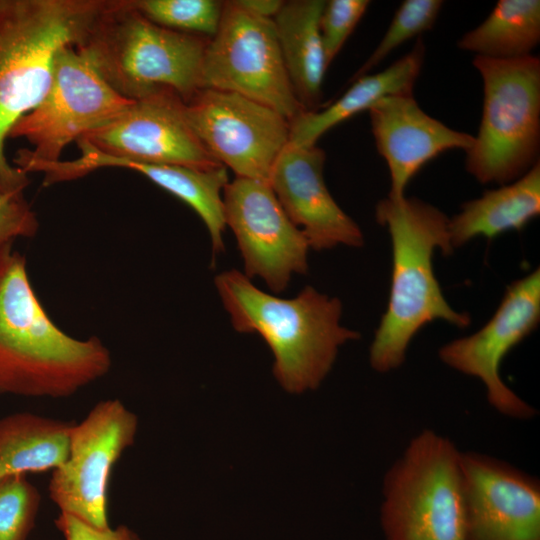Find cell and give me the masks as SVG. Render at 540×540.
<instances>
[{
    "label": "cell",
    "mask_w": 540,
    "mask_h": 540,
    "mask_svg": "<svg viewBox=\"0 0 540 540\" xmlns=\"http://www.w3.org/2000/svg\"><path fill=\"white\" fill-rule=\"evenodd\" d=\"M12 245L0 249V394L69 397L108 373L110 352L95 336L76 339L57 327Z\"/></svg>",
    "instance_id": "6da1fadb"
},
{
    "label": "cell",
    "mask_w": 540,
    "mask_h": 540,
    "mask_svg": "<svg viewBox=\"0 0 540 540\" xmlns=\"http://www.w3.org/2000/svg\"><path fill=\"white\" fill-rule=\"evenodd\" d=\"M376 221L386 227L392 247L389 300L370 346L371 367L386 373L400 367L413 337L427 324L443 320L458 328L471 322L469 314L453 309L434 274L437 249H454L449 218L418 198L386 197L375 207Z\"/></svg>",
    "instance_id": "7a4b0ae2"
},
{
    "label": "cell",
    "mask_w": 540,
    "mask_h": 540,
    "mask_svg": "<svg viewBox=\"0 0 540 540\" xmlns=\"http://www.w3.org/2000/svg\"><path fill=\"white\" fill-rule=\"evenodd\" d=\"M214 282L235 330L259 334L268 344L275 357L273 373L288 392L317 388L339 347L360 337L340 324L341 301L312 286L283 299L261 291L234 269L218 274Z\"/></svg>",
    "instance_id": "3957f363"
},
{
    "label": "cell",
    "mask_w": 540,
    "mask_h": 540,
    "mask_svg": "<svg viewBox=\"0 0 540 540\" xmlns=\"http://www.w3.org/2000/svg\"><path fill=\"white\" fill-rule=\"evenodd\" d=\"M108 0H0V193L24 195L28 174L12 165L5 142L52 79L56 52L78 45Z\"/></svg>",
    "instance_id": "277c9868"
},
{
    "label": "cell",
    "mask_w": 540,
    "mask_h": 540,
    "mask_svg": "<svg viewBox=\"0 0 540 540\" xmlns=\"http://www.w3.org/2000/svg\"><path fill=\"white\" fill-rule=\"evenodd\" d=\"M209 39L148 20L132 0H109L76 48L130 100L170 91L187 103L202 89Z\"/></svg>",
    "instance_id": "5b68a950"
},
{
    "label": "cell",
    "mask_w": 540,
    "mask_h": 540,
    "mask_svg": "<svg viewBox=\"0 0 540 540\" xmlns=\"http://www.w3.org/2000/svg\"><path fill=\"white\" fill-rule=\"evenodd\" d=\"M461 453L433 430L410 440L383 479L386 540H469Z\"/></svg>",
    "instance_id": "8992f818"
},
{
    "label": "cell",
    "mask_w": 540,
    "mask_h": 540,
    "mask_svg": "<svg viewBox=\"0 0 540 540\" xmlns=\"http://www.w3.org/2000/svg\"><path fill=\"white\" fill-rule=\"evenodd\" d=\"M483 81V110L465 169L482 184L515 181L538 160L540 146V59L475 56Z\"/></svg>",
    "instance_id": "52a82bcc"
},
{
    "label": "cell",
    "mask_w": 540,
    "mask_h": 540,
    "mask_svg": "<svg viewBox=\"0 0 540 540\" xmlns=\"http://www.w3.org/2000/svg\"><path fill=\"white\" fill-rule=\"evenodd\" d=\"M132 102L112 88L76 46H63L54 56L46 94L8 134L32 146L16 152L14 166L24 171L35 163L59 161L68 144L106 126Z\"/></svg>",
    "instance_id": "ba28073f"
},
{
    "label": "cell",
    "mask_w": 540,
    "mask_h": 540,
    "mask_svg": "<svg viewBox=\"0 0 540 540\" xmlns=\"http://www.w3.org/2000/svg\"><path fill=\"white\" fill-rule=\"evenodd\" d=\"M203 88L239 94L289 122L305 111L292 88L273 19L256 16L234 0L224 1L219 27L207 44Z\"/></svg>",
    "instance_id": "9c48e42d"
},
{
    "label": "cell",
    "mask_w": 540,
    "mask_h": 540,
    "mask_svg": "<svg viewBox=\"0 0 540 540\" xmlns=\"http://www.w3.org/2000/svg\"><path fill=\"white\" fill-rule=\"evenodd\" d=\"M137 416L119 399L95 404L74 423L64 463L52 471L49 497L66 513L96 528H107L112 467L135 440Z\"/></svg>",
    "instance_id": "30bf717a"
},
{
    "label": "cell",
    "mask_w": 540,
    "mask_h": 540,
    "mask_svg": "<svg viewBox=\"0 0 540 540\" xmlns=\"http://www.w3.org/2000/svg\"><path fill=\"white\" fill-rule=\"evenodd\" d=\"M186 115L210 155L236 177L268 183L289 143L288 119L236 93L203 88L186 103Z\"/></svg>",
    "instance_id": "8fae6325"
},
{
    "label": "cell",
    "mask_w": 540,
    "mask_h": 540,
    "mask_svg": "<svg viewBox=\"0 0 540 540\" xmlns=\"http://www.w3.org/2000/svg\"><path fill=\"white\" fill-rule=\"evenodd\" d=\"M539 321L537 268L507 288L495 313L481 329L443 345L439 358L450 368L481 380L489 404L500 414L530 419L536 410L505 384L500 366L506 355L537 328Z\"/></svg>",
    "instance_id": "7c38bea8"
},
{
    "label": "cell",
    "mask_w": 540,
    "mask_h": 540,
    "mask_svg": "<svg viewBox=\"0 0 540 540\" xmlns=\"http://www.w3.org/2000/svg\"><path fill=\"white\" fill-rule=\"evenodd\" d=\"M223 205L226 225L235 235L249 279L260 277L274 293H280L293 274L307 272L309 243L269 183L236 177L223 190Z\"/></svg>",
    "instance_id": "4fadbf2b"
},
{
    "label": "cell",
    "mask_w": 540,
    "mask_h": 540,
    "mask_svg": "<svg viewBox=\"0 0 540 540\" xmlns=\"http://www.w3.org/2000/svg\"><path fill=\"white\" fill-rule=\"evenodd\" d=\"M83 139L101 155L116 160L194 167L222 165L191 128L186 103L170 91L133 100L119 117Z\"/></svg>",
    "instance_id": "5bb4252c"
},
{
    "label": "cell",
    "mask_w": 540,
    "mask_h": 540,
    "mask_svg": "<svg viewBox=\"0 0 540 540\" xmlns=\"http://www.w3.org/2000/svg\"><path fill=\"white\" fill-rule=\"evenodd\" d=\"M469 540H540V481L495 457L461 453Z\"/></svg>",
    "instance_id": "9a60e30c"
},
{
    "label": "cell",
    "mask_w": 540,
    "mask_h": 540,
    "mask_svg": "<svg viewBox=\"0 0 540 540\" xmlns=\"http://www.w3.org/2000/svg\"><path fill=\"white\" fill-rule=\"evenodd\" d=\"M325 160L324 150L316 145L288 143L274 163L268 183L310 248L360 247L364 243L360 227L339 207L325 184Z\"/></svg>",
    "instance_id": "2e32d148"
},
{
    "label": "cell",
    "mask_w": 540,
    "mask_h": 540,
    "mask_svg": "<svg viewBox=\"0 0 540 540\" xmlns=\"http://www.w3.org/2000/svg\"><path fill=\"white\" fill-rule=\"evenodd\" d=\"M372 134L390 174L387 197L398 200L418 171L438 155L454 149L467 151L474 136L454 130L428 115L413 94L384 97L369 110Z\"/></svg>",
    "instance_id": "e0dca14e"
},
{
    "label": "cell",
    "mask_w": 540,
    "mask_h": 540,
    "mask_svg": "<svg viewBox=\"0 0 540 540\" xmlns=\"http://www.w3.org/2000/svg\"><path fill=\"white\" fill-rule=\"evenodd\" d=\"M76 143L80 150L78 158L40 165L45 186L74 180L105 167L136 171L190 206L209 231L213 256L223 252L226 227L223 190L229 182L225 166L194 167L116 160L101 155L86 139L81 138Z\"/></svg>",
    "instance_id": "ac0fdd59"
},
{
    "label": "cell",
    "mask_w": 540,
    "mask_h": 540,
    "mask_svg": "<svg viewBox=\"0 0 540 540\" xmlns=\"http://www.w3.org/2000/svg\"><path fill=\"white\" fill-rule=\"evenodd\" d=\"M425 56L423 39L418 37L413 48L384 70L366 74L355 80L340 98L316 111H303L290 121L289 143L297 146L316 145L331 128L362 112L368 111L384 97L413 94Z\"/></svg>",
    "instance_id": "d6986e66"
},
{
    "label": "cell",
    "mask_w": 540,
    "mask_h": 540,
    "mask_svg": "<svg viewBox=\"0 0 540 540\" xmlns=\"http://www.w3.org/2000/svg\"><path fill=\"white\" fill-rule=\"evenodd\" d=\"M324 5V0L284 1L273 18L292 88L305 111L320 108L328 68L319 30Z\"/></svg>",
    "instance_id": "ffe728a7"
},
{
    "label": "cell",
    "mask_w": 540,
    "mask_h": 540,
    "mask_svg": "<svg viewBox=\"0 0 540 540\" xmlns=\"http://www.w3.org/2000/svg\"><path fill=\"white\" fill-rule=\"evenodd\" d=\"M540 214V163L499 188L486 190L480 197L461 205L449 219L453 249L475 237L493 239L507 231H521Z\"/></svg>",
    "instance_id": "44dd1931"
},
{
    "label": "cell",
    "mask_w": 540,
    "mask_h": 540,
    "mask_svg": "<svg viewBox=\"0 0 540 540\" xmlns=\"http://www.w3.org/2000/svg\"><path fill=\"white\" fill-rule=\"evenodd\" d=\"M73 424L30 412L0 418V479L61 466L68 456Z\"/></svg>",
    "instance_id": "7402d4cb"
},
{
    "label": "cell",
    "mask_w": 540,
    "mask_h": 540,
    "mask_svg": "<svg viewBox=\"0 0 540 540\" xmlns=\"http://www.w3.org/2000/svg\"><path fill=\"white\" fill-rule=\"evenodd\" d=\"M540 41V1L500 0L487 18L457 42L464 50L491 59L531 55Z\"/></svg>",
    "instance_id": "603a6c76"
},
{
    "label": "cell",
    "mask_w": 540,
    "mask_h": 540,
    "mask_svg": "<svg viewBox=\"0 0 540 540\" xmlns=\"http://www.w3.org/2000/svg\"><path fill=\"white\" fill-rule=\"evenodd\" d=\"M148 20L180 32L211 38L220 24L224 1L132 0Z\"/></svg>",
    "instance_id": "cb8c5ba5"
},
{
    "label": "cell",
    "mask_w": 540,
    "mask_h": 540,
    "mask_svg": "<svg viewBox=\"0 0 540 540\" xmlns=\"http://www.w3.org/2000/svg\"><path fill=\"white\" fill-rule=\"evenodd\" d=\"M443 6L441 0H405L396 10L382 39L352 77L369 74L392 51L407 40L432 29Z\"/></svg>",
    "instance_id": "d4e9b609"
},
{
    "label": "cell",
    "mask_w": 540,
    "mask_h": 540,
    "mask_svg": "<svg viewBox=\"0 0 540 540\" xmlns=\"http://www.w3.org/2000/svg\"><path fill=\"white\" fill-rule=\"evenodd\" d=\"M41 496L26 475L0 479V540H27L34 527Z\"/></svg>",
    "instance_id": "484cf974"
},
{
    "label": "cell",
    "mask_w": 540,
    "mask_h": 540,
    "mask_svg": "<svg viewBox=\"0 0 540 540\" xmlns=\"http://www.w3.org/2000/svg\"><path fill=\"white\" fill-rule=\"evenodd\" d=\"M369 4L370 1L367 0L325 1L319 30L328 67L354 31Z\"/></svg>",
    "instance_id": "4316f807"
},
{
    "label": "cell",
    "mask_w": 540,
    "mask_h": 540,
    "mask_svg": "<svg viewBox=\"0 0 540 540\" xmlns=\"http://www.w3.org/2000/svg\"><path fill=\"white\" fill-rule=\"evenodd\" d=\"M39 229L36 213L24 195L0 193V249L17 238L34 237Z\"/></svg>",
    "instance_id": "83f0119b"
},
{
    "label": "cell",
    "mask_w": 540,
    "mask_h": 540,
    "mask_svg": "<svg viewBox=\"0 0 540 540\" xmlns=\"http://www.w3.org/2000/svg\"><path fill=\"white\" fill-rule=\"evenodd\" d=\"M55 524L65 540H140L137 534L125 525L100 529L61 512Z\"/></svg>",
    "instance_id": "f1b7e54d"
},
{
    "label": "cell",
    "mask_w": 540,
    "mask_h": 540,
    "mask_svg": "<svg viewBox=\"0 0 540 540\" xmlns=\"http://www.w3.org/2000/svg\"><path fill=\"white\" fill-rule=\"evenodd\" d=\"M242 9L262 18L273 19L281 9V0H234Z\"/></svg>",
    "instance_id": "f546056e"
}]
</instances>
